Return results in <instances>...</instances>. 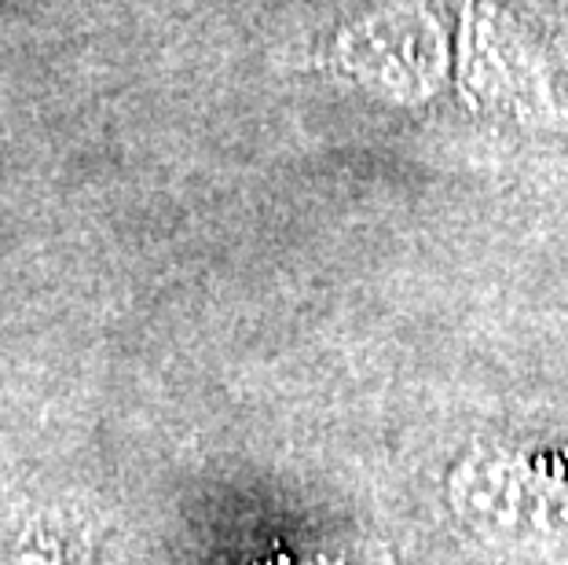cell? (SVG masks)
Segmentation results:
<instances>
[{"label":"cell","mask_w":568,"mask_h":565,"mask_svg":"<svg viewBox=\"0 0 568 565\" xmlns=\"http://www.w3.org/2000/svg\"><path fill=\"white\" fill-rule=\"evenodd\" d=\"M11 565H48V562H41L38 555H27V558H19V562H11Z\"/></svg>","instance_id":"obj_1"}]
</instances>
